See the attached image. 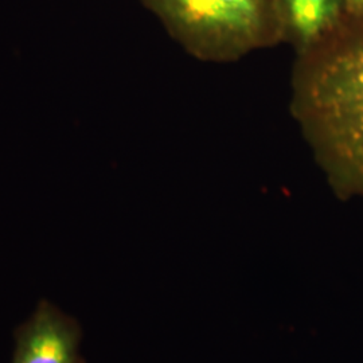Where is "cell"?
I'll use <instances>...</instances> for the list:
<instances>
[{
    "instance_id": "1",
    "label": "cell",
    "mask_w": 363,
    "mask_h": 363,
    "mask_svg": "<svg viewBox=\"0 0 363 363\" xmlns=\"http://www.w3.org/2000/svg\"><path fill=\"white\" fill-rule=\"evenodd\" d=\"M289 105L335 191L363 195V27L350 23L319 49L296 55Z\"/></svg>"
},
{
    "instance_id": "2",
    "label": "cell",
    "mask_w": 363,
    "mask_h": 363,
    "mask_svg": "<svg viewBox=\"0 0 363 363\" xmlns=\"http://www.w3.org/2000/svg\"><path fill=\"white\" fill-rule=\"evenodd\" d=\"M199 61L226 64L283 42L273 0H142Z\"/></svg>"
},
{
    "instance_id": "3",
    "label": "cell",
    "mask_w": 363,
    "mask_h": 363,
    "mask_svg": "<svg viewBox=\"0 0 363 363\" xmlns=\"http://www.w3.org/2000/svg\"><path fill=\"white\" fill-rule=\"evenodd\" d=\"M11 363H86L79 352L82 328L77 319L46 298L16 327Z\"/></svg>"
},
{
    "instance_id": "4",
    "label": "cell",
    "mask_w": 363,
    "mask_h": 363,
    "mask_svg": "<svg viewBox=\"0 0 363 363\" xmlns=\"http://www.w3.org/2000/svg\"><path fill=\"white\" fill-rule=\"evenodd\" d=\"M283 42L296 55L313 52L350 25L345 0H273Z\"/></svg>"
},
{
    "instance_id": "5",
    "label": "cell",
    "mask_w": 363,
    "mask_h": 363,
    "mask_svg": "<svg viewBox=\"0 0 363 363\" xmlns=\"http://www.w3.org/2000/svg\"><path fill=\"white\" fill-rule=\"evenodd\" d=\"M351 25L363 27V0H345Z\"/></svg>"
}]
</instances>
